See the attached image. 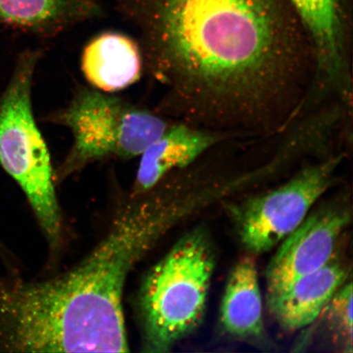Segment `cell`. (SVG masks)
<instances>
[{
	"instance_id": "8",
	"label": "cell",
	"mask_w": 353,
	"mask_h": 353,
	"mask_svg": "<svg viewBox=\"0 0 353 353\" xmlns=\"http://www.w3.org/2000/svg\"><path fill=\"white\" fill-rule=\"evenodd\" d=\"M223 138L221 132L188 123H170L141 154L131 196L149 191L173 172L188 168Z\"/></svg>"
},
{
	"instance_id": "1",
	"label": "cell",
	"mask_w": 353,
	"mask_h": 353,
	"mask_svg": "<svg viewBox=\"0 0 353 353\" xmlns=\"http://www.w3.org/2000/svg\"><path fill=\"white\" fill-rule=\"evenodd\" d=\"M117 2L138 30L144 72L164 92L161 116L269 134L301 105L314 50L274 0Z\"/></svg>"
},
{
	"instance_id": "9",
	"label": "cell",
	"mask_w": 353,
	"mask_h": 353,
	"mask_svg": "<svg viewBox=\"0 0 353 353\" xmlns=\"http://www.w3.org/2000/svg\"><path fill=\"white\" fill-rule=\"evenodd\" d=\"M347 276L346 269L332 259L319 270L268 293L269 309L284 329L305 327L325 310Z\"/></svg>"
},
{
	"instance_id": "14",
	"label": "cell",
	"mask_w": 353,
	"mask_h": 353,
	"mask_svg": "<svg viewBox=\"0 0 353 353\" xmlns=\"http://www.w3.org/2000/svg\"><path fill=\"white\" fill-rule=\"evenodd\" d=\"M330 328L341 339L344 350L352 352V284L343 285L328 303Z\"/></svg>"
},
{
	"instance_id": "13",
	"label": "cell",
	"mask_w": 353,
	"mask_h": 353,
	"mask_svg": "<svg viewBox=\"0 0 353 353\" xmlns=\"http://www.w3.org/2000/svg\"><path fill=\"white\" fill-rule=\"evenodd\" d=\"M310 39L319 68L332 72L344 59L338 0H290Z\"/></svg>"
},
{
	"instance_id": "7",
	"label": "cell",
	"mask_w": 353,
	"mask_h": 353,
	"mask_svg": "<svg viewBox=\"0 0 353 353\" xmlns=\"http://www.w3.org/2000/svg\"><path fill=\"white\" fill-rule=\"evenodd\" d=\"M347 210L330 209L305 218L285 238L268 268V293L319 270L333 259L343 229L350 222Z\"/></svg>"
},
{
	"instance_id": "4",
	"label": "cell",
	"mask_w": 353,
	"mask_h": 353,
	"mask_svg": "<svg viewBox=\"0 0 353 353\" xmlns=\"http://www.w3.org/2000/svg\"><path fill=\"white\" fill-rule=\"evenodd\" d=\"M214 264L208 238L195 231L150 271L139 295L143 352H169L201 323Z\"/></svg>"
},
{
	"instance_id": "12",
	"label": "cell",
	"mask_w": 353,
	"mask_h": 353,
	"mask_svg": "<svg viewBox=\"0 0 353 353\" xmlns=\"http://www.w3.org/2000/svg\"><path fill=\"white\" fill-rule=\"evenodd\" d=\"M220 321L224 330L234 336H262L263 302L257 268L252 259H242L232 269L221 305Z\"/></svg>"
},
{
	"instance_id": "3",
	"label": "cell",
	"mask_w": 353,
	"mask_h": 353,
	"mask_svg": "<svg viewBox=\"0 0 353 353\" xmlns=\"http://www.w3.org/2000/svg\"><path fill=\"white\" fill-rule=\"evenodd\" d=\"M41 50L21 52L0 99V165L28 198L52 251L63 239L50 151L34 116L32 90Z\"/></svg>"
},
{
	"instance_id": "5",
	"label": "cell",
	"mask_w": 353,
	"mask_h": 353,
	"mask_svg": "<svg viewBox=\"0 0 353 353\" xmlns=\"http://www.w3.org/2000/svg\"><path fill=\"white\" fill-rule=\"evenodd\" d=\"M46 121L72 136V147L54 170L56 183L96 162L140 157L171 123L157 112L92 87H79L69 103Z\"/></svg>"
},
{
	"instance_id": "11",
	"label": "cell",
	"mask_w": 353,
	"mask_h": 353,
	"mask_svg": "<svg viewBox=\"0 0 353 353\" xmlns=\"http://www.w3.org/2000/svg\"><path fill=\"white\" fill-rule=\"evenodd\" d=\"M103 0H0V23L51 38L99 17Z\"/></svg>"
},
{
	"instance_id": "10",
	"label": "cell",
	"mask_w": 353,
	"mask_h": 353,
	"mask_svg": "<svg viewBox=\"0 0 353 353\" xmlns=\"http://www.w3.org/2000/svg\"><path fill=\"white\" fill-rule=\"evenodd\" d=\"M81 70L96 90L108 94L125 90L138 82L144 72L139 43L120 32L99 34L83 48Z\"/></svg>"
},
{
	"instance_id": "6",
	"label": "cell",
	"mask_w": 353,
	"mask_h": 353,
	"mask_svg": "<svg viewBox=\"0 0 353 353\" xmlns=\"http://www.w3.org/2000/svg\"><path fill=\"white\" fill-rule=\"evenodd\" d=\"M341 157L309 165L280 188L234 210L242 244L251 253L270 250L305 219L332 182Z\"/></svg>"
},
{
	"instance_id": "2",
	"label": "cell",
	"mask_w": 353,
	"mask_h": 353,
	"mask_svg": "<svg viewBox=\"0 0 353 353\" xmlns=\"http://www.w3.org/2000/svg\"><path fill=\"white\" fill-rule=\"evenodd\" d=\"M194 202L166 178L131 196L99 245L46 281H0V347L21 352H126L123 295L128 276Z\"/></svg>"
}]
</instances>
